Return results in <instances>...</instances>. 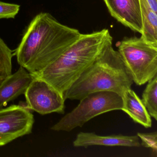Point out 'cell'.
Listing matches in <instances>:
<instances>
[{"instance_id": "cell-1", "label": "cell", "mask_w": 157, "mask_h": 157, "mask_svg": "<svg viewBox=\"0 0 157 157\" xmlns=\"http://www.w3.org/2000/svg\"><path fill=\"white\" fill-rule=\"evenodd\" d=\"M80 34L50 13H40L29 24L13 56L20 66L35 74L56 60Z\"/></svg>"}, {"instance_id": "cell-2", "label": "cell", "mask_w": 157, "mask_h": 157, "mask_svg": "<svg viewBox=\"0 0 157 157\" xmlns=\"http://www.w3.org/2000/svg\"><path fill=\"white\" fill-rule=\"evenodd\" d=\"M112 44L113 37L108 29L81 33L79 38L54 62L31 74L45 81L63 94L105 48Z\"/></svg>"}, {"instance_id": "cell-3", "label": "cell", "mask_w": 157, "mask_h": 157, "mask_svg": "<svg viewBox=\"0 0 157 157\" xmlns=\"http://www.w3.org/2000/svg\"><path fill=\"white\" fill-rule=\"evenodd\" d=\"M133 83L130 73L112 44L105 48L63 96L65 100L79 101L92 93L112 91L122 96Z\"/></svg>"}, {"instance_id": "cell-4", "label": "cell", "mask_w": 157, "mask_h": 157, "mask_svg": "<svg viewBox=\"0 0 157 157\" xmlns=\"http://www.w3.org/2000/svg\"><path fill=\"white\" fill-rule=\"evenodd\" d=\"M117 51L136 85H143L157 75V46L141 36L125 37Z\"/></svg>"}, {"instance_id": "cell-5", "label": "cell", "mask_w": 157, "mask_h": 157, "mask_svg": "<svg viewBox=\"0 0 157 157\" xmlns=\"http://www.w3.org/2000/svg\"><path fill=\"white\" fill-rule=\"evenodd\" d=\"M79 101L78 106L54 125L52 130L70 132L100 115L123 108L122 96L113 92L92 93Z\"/></svg>"}, {"instance_id": "cell-6", "label": "cell", "mask_w": 157, "mask_h": 157, "mask_svg": "<svg viewBox=\"0 0 157 157\" xmlns=\"http://www.w3.org/2000/svg\"><path fill=\"white\" fill-rule=\"evenodd\" d=\"M33 77L24 94L26 107L41 115L64 114L66 100L63 94L44 80Z\"/></svg>"}, {"instance_id": "cell-7", "label": "cell", "mask_w": 157, "mask_h": 157, "mask_svg": "<svg viewBox=\"0 0 157 157\" xmlns=\"http://www.w3.org/2000/svg\"><path fill=\"white\" fill-rule=\"evenodd\" d=\"M34 122L33 114L22 105L0 109V147L31 134Z\"/></svg>"}, {"instance_id": "cell-8", "label": "cell", "mask_w": 157, "mask_h": 157, "mask_svg": "<svg viewBox=\"0 0 157 157\" xmlns=\"http://www.w3.org/2000/svg\"><path fill=\"white\" fill-rule=\"evenodd\" d=\"M112 17L134 32L141 34L142 24L139 0H103Z\"/></svg>"}, {"instance_id": "cell-9", "label": "cell", "mask_w": 157, "mask_h": 157, "mask_svg": "<svg viewBox=\"0 0 157 157\" xmlns=\"http://www.w3.org/2000/svg\"><path fill=\"white\" fill-rule=\"evenodd\" d=\"M75 147H87L90 146H104L107 147L122 146L140 147V142L137 135L124 136L111 135L103 136L92 132H80L73 141Z\"/></svg>"}, {"instance_id": "cell-10", "label": "cell", "mask_w": 157, "mask_h": 157, "mask_svg": "<svg viewBox=\"0 0 157 157\" xmlns=\"http://www.w3.org/2000/svg\"><path fill=\"white\" fill-rule=\"evenodd\" d=\"M33 78L32 74L21 66L8 77L0 85V109L24 94Z\"/></svg>"}, {"instance_id": "cell-11", "label": "cell", "mask_w": 157, "mask_h": 157, "mask_svg": "<svg viewBox=\"0 0 157 157\" xmlns=\"http://www.w3.org/2000/svg\"><path fill=\"white\" fill-rule=\"evenodd\" d=\"M122 111L127 114L135 123L146 128L151 126V119L142 100L135 91L130 89L126 90L122 96Z\"/></svg>"}, {"instance_id": "cell-12", "label": "cell", "mask_w": 157, "mask_h": 157, "mask_svg": "<svg viewBox=\"0 0 157 157\" xmlns=\"http://www.w3.org/2000/svg\"><path fill=\"white\" fill-rule=\"evenodd\" d=\"M142 20L141 36L147 43L157 46V13L146 0H139Z\"/></svg>"}, {"instance_id": "cell-13", "label": "cell", "mask_w": 157, "mask_h": 157, "mask_svg": "<svg viewBox=\"0 0 157 157\" xmlns=\"http://www.w3.org/2000/svg\"><path fill=\"white\" fill-rule=\"evenodd\" d=\"M142 101L151 117L157 120V75L147 82Z\"/></svg>"}, {"instance_id": "cell-14", "label": "cell", "mask_w": 157, "mask_h": 157, "mask_svg": "<svg viewBox=\"0 0 157 157\" xmlns=\"http://www.w3.org/2000/svg\"><path fill=\"white\" fill-rule=\"evenodd\" d=\"M13 51L0 37V85L12 74Z\"/></svg>"}, {"instance_id": "cell-15", "label": "cell", "mask_w": 157, "mask_h": 157, "mask_svg": "<svg viewBox=\"0 0 157 157\" xmlns=\"http://www.w3.org/2000/svg\"><path fill=\"white\" fill-rule=\"evenodd\" d=\"M138 136L141 140L140 145L146 148H150L153 157H157V132L137 133Z\"/></svg>"}, {"instance_id": "cell-16", "label": "cell", "mask_w": 157, "mask_h": 157, "mask_svg": "<svg viewBox=\"0 0 157 157\" xmlns=\"http://www.w3.org/2000/svg\"><path fill=\"white\" fill-rule=\"evenodd\" d=\"M21 6L0 1V20L14 19L20 10Z\"/></svg>"}, {"instance_id": "cell-17", "label": "cell", "mask_w": 157, "mask_h": 157, "mask_svg": "<svg viewBox=\"0 0 157 157\" xmlns=\"http://www.w3.org/2000/svg\"><path fill=\"white\" fill-rule=\"evenodd\" d=\"M150 8L157 13V0H146Z\"/></svg>"}]
</instances>
